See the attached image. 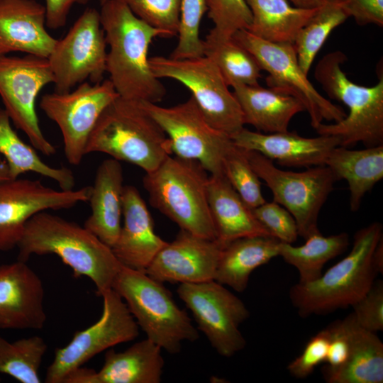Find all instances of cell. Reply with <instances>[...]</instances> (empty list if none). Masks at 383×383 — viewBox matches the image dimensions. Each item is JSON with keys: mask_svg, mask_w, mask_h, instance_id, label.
Masks as SVG:
<instances>
[{"mask_svg": "<svg viewBox=\"0 0 383 383\" xmlns=\"http://www.w3.org/2000/svg\"><path fill=\"white\" fill-rule=\"evenodd\" d=\"M206 11V0H181L178 41L170 57L181 60L204 55L199 28Z\"/></svg>", "mask_w": 383, "mask_h": 383, "instance_id": "cell-37", "label": "cell"}, {"mask_svg": "<svg viewBox=\"0 0 383 383\" xmlns=\"http://www.w3.org/2000/svg\"><path fill=\"white\" fill-rule=\"evenodd\" d=\"M48 349L38 335L9 342L0 335V372L21 383L41 382L39 370Z\"/></svg>", "mask_w": 383, "mask_h": 383, "instance_id": "cell-35", "label": "cell"}, {"mask_svg": "<svg viewBox=\"0 0 383 383\" xmlns=\"http://www.w3.org/2000/svg\"><path fill=\"white\" fill-rule=\"evenodd\" d=\"M122 215L123 224L111 250L123 266L145 272L167 242L155 233L151 214L134 186L123 187Z\"/></svg>", "mask_w": 383, "mask_h": 383, "instance_id": "cell-21", "label": "cell"}, {"mask_svg": "<svg viewBox=\"0 0 383 383\" xmlns=\"http://www.w3.org/2000/svg\"><path fill=\"white\" fill-rule=\"evenodd\" d=\"M0 382H1V378H0Z\"/></svg>", "mask_w": 383, "mask_h": 383, "instance_id": "cell-50", "label": "cell"}, {"mask_svg": "<svg viewBox=\"0 0 383 383\" xmlns=\"http://www.w3.org/2000/svg\"><path fill=\"white\" fill-rule=\"evenodd\" d=\"M102 152L135 165L145 173L155 170L172 152V143L140 101L118 96L100 115L85 153Z\"/></svg>", "mask_w": 383, "mask_h": 383, "instance_id": "cell-4", "label": "cell"}, {"mask_svg": "<svg viewBox=\"0 0 383 383\" xmlns=\"http://www.w3.org/2000/svg\"><path fill=\"white\" fill-rule=\"evenodd\" d=\"M1 1V0H0Z\"/></svg>", "mask_w": 383, "mask_h": 383, "instance_id": "cell-51", "label": "cell"}, {"mask_svg": "<svg viewBox=\"0 0 383 383\" xmlns=\"http://www.w3.org/2000/svg\"><path fill=\"white\" fill-rule=\"evenodd\" d=\"M9 179H11V178L9 174L8 165L6 160L4 159L3 160L0 161V182Z\"/></svg>", "mask_w": 383, "mask_h": 383, "instance_id": "cell-48", "label": "cell"}, {"mask_svg": "<svg viewBox=\"0 0 383 383\" xmlns=\"http://www.w3.org/2000/svg\"><path fill=\"white\" fill-rule=\"evenodd\" d=\"M256 59L262 70L268 73L267 84L277 91L299 99L309 115L315 129L323 120L340 121L344 109L323 97L301 70L292 43H274L261 39L246 29L232 36Z\"/></svg>", "mask_w": 383, "mask_h": 383, "instance_id": "cell-10", "label": "cell"}, {"mask_svg": "<svg viewBox=\"0 0 383 383\" xmlns=\"http://www.w3.org/2000/svg\"><path fill=\"white\" fill-rule=\"evenodd\" d=\"M348 245L346 233L323 236L318 232L308 237L301 246L280 242L279 256L296 268L299 283H308L319 278L326 263L343 253Z\"/></svg>", "mask_w": 383, "mask_h": 383, "instance_id": "cell-32", "label": "cell"}, {"mask_svg": "<svg viewBox=\"0 0 383 383\" xmlns=\"http://www.w3.org/2000/svg\"><path fill=\"white\" fill-rule=\"evenodd\" d=\"M92 186L55 190L40 181L11 179L0 182V251L17 248L28 221L49 209H69L89 201Z\"/></svg>", "mask_w": 383, "mask_h": 383, "instance_id": "cell-17", "label": "cell"}, {"mask_svg": "<svg viewBox=\"0 0 383 383\" xmlns=\"http://www.w3.org/2000/svg\"><path fill=\"white\" fill-rule=\"evenodd\" d=\"M99 14L109 47L106 72L118 96L161 101L166 89L151 70L148 50L154 38L168 37L167 33L137 17L121 0L106 1Z\"/></svg>", "mask_w": 383, "mask_h": 383, "instance_id": "cell-1", "label": "cell"}, {"mask_svg": "<svg viewBox=\"0 0 383 383\" xmlns=\"http://www.w3.org/2000/svg\"><path fill=\"white\" fill-rule=\"evenodd\" d=\"M209 178L199 162L170 155L145 173L143 182L150 204L181 230L216 240L207 196Z\"/></svg>", "mask_w": 383, "mask_h": 383, "instance_id": "cell-6", "label": "cell"}, {"mask_svg": "<svg viewBox=\"0 0 383 383\" xmlns=\"http://www.w3.org/2000/svg\"><path fill=\"white\" fill-rule=\"evenodd\" d=\"M177 292L219 355L230 357L245 348L240 326L249 317V311L223 284L215 280L183 283Z\"/></svg>", "mask_w": 383, "mask_h": 383, "instance_id": "cell-14", "label": "cell"}, {"mask_svg": "<svg viewBox=\"0 0 383 383\" xmlns=\"http://www.w3.org/2000/svg\"><path fill=\"white\" fill-rule=\"evenodd\" d=\"M279 243L270 235L247 236L231 241L221 250L214 280L236 292H243L252 272L279 256Z\"/></svg>", "mask_w": 383, "mask_h": 383, "instance_id": "cell-26", "label": "cell"}, {"mask_svg": "<svg viewBox=\"0 0 383 383\" xmlns=\"http://www.w3.org/2000/svg\"><path fill=\"white\" fill-rule=\"evenodd\" d=\"M17 248L18 260L23 262L33 255L58 256L75 277L89 278L100 296L111 289L123 265L111 248L84 226L46 211L28 221Z\"/></svg>", "mask_w": 383, "mask_h": 383, "instance_id": "cell-2", "label": "cell"}, {"mask_svg": "<svg viewBox=\"0 0 383 383\" xmlns=\"http://www.w3.org/2000/svg\"><path fill=\"white\" fill-rule=\"evenodd\" d=\"M349 17L359 26H383V0H340Z\"/></svg>", "mask_w": 383, "mask_h": 383, "instance_id": "cell-43", "label": "cell"}, {"mask_svg": "<svg viewBox=\"0 0 383 383\" xmlns=\"http://www.w3.org/2000/svg\"><path fill=\"white\" fill-rule=\"evenodd\" d=\"M374 267L378 274L383 272V238L377 243L372 255Z\"/></svg>", "mask_w": 383, "mask_h": 383, "instance_id": "cell-46", "label": "cell"}, {"mask_svg": "<svg viewBox=\"0 0 383 383\" xmlns=\"http://www.w3.org/2000/svg\"><path fill=\"white\" fill-rule=\"evenodd\" d=\"M222 167L226 178L250 207L254 209L266 201L262 194L260 179L243 148L233 143L223 155Z\"/></svg>", "mask_w": 383, "mask_h": 383, "instance_id": "cell-36", "label": "cell"}, {"mask_svg": "<svg viewBox=\"0 0 383 383\" xmlns=\"http://www.w3.org/2000/svg\"><path fill=\"white\" fill-rule=\"evenodd\" d=\"M206 6L213 23L209 32L217 37L231 38L251 23L252 13L245 0H206Z\"/></svg>", "mask_w": 383, "mask_h": 383, "instance_id": "cell-38", "label": "cell"}, {"mask_svg": "<svg viewBox=\"0 0 383 383\" xmlns=\"http://www.w3.org/2000/svg\"><path fill=\"white\" fill-rule=\"evenodd\" d=\"M330 333L326 328L312 336L302 353L287 366L291 375L296 378L309 376L321 363L325 362L328 354Z\"/></svg>", "mask_w": 383, "mask_h": 383, "instance_id": "cell-41", "label": "cell"}, {"mask_svg": "<svg viewBox=\"0 0 383 383\" xmlns=\"http://www.w3.org/2000/svg\"><path fill=\"white\" fill-rule=\"evenodd\" d=\"M43 283L26 262L0 265V328L40 330L47 316Z\"/></svg>", "mask_w": 383, "mask_h": 383, "instance_id": "cell-19", "label": "cell"}, {"mask_svg": "<svg viewBox=\"0 0 383 383\" xmlns=\"http://www.w3.org/2000/svg\"><path fill=\"white\" fill-rule=\"evenodd\" d=\"M164 365L162 348L146 338L126 350L106 351L97 383H159Z\"/></svg>", "mask_w": 383, "mask_h": 383, "instance_id": "cell-27", "label": "cell"}, {"mask_svg": "<svg viewBox=\"0 0 383 383\" xmlns=\"http://www.w3.org/2000/svg\"><path fill=\"white\" fill-rule=\"evenodd\" d=\"M252 211L258 221L272 237L290 244L296 240L299 235L296 223L284 207L274 201H265Z\"/></svg>", "mask_w": 383, "mask_h": 383, "instance_id": "cell-40", "label": "cell"}, {"mask_svg": "<svg viewBox=\"0 0 383 383\" xmlns=\"http://www.w3.org/2000/svg\"><path fill=\"white\" fill-rule=\"evenodd\" d=\"M382 236V225L373 222L356 232L350 252L317 279L294 284L289 290L293 306L302 317L331 313L352 306L371 288L378 273L373 252Z\"/></svg>", "mask_w": 383, "mask_h": 383, "instance_id": "cell-3", "label": "cell"}, {"mask_svg": "<svg viewBox=\"0 0 383 383\" xmlns=\"http://www.w3.org/2000/svg\"><path fill=\"white\" fill-rule=\"evenodd\" d=\"M243 150L257 175L271 190L273 201L284 207L295 219L299 235L306 240L320 232V211L338 181L331 169L321 165L299 172L283 170L262 154Z\"/></svg>", "mask_w": 383, "mask_h": 383, "instance_id": "cell-8", "label": "cell"}, {"mask_svg": "<svg viewBox=\"0 0 383 383\" xmlns=\"http://www.w3.org/2000/svg\"><path fill=\"white\" fill-rule=\"evenodd\" d=\"M350 346L348 359L340 368L323 372L328 383H382L383 343L376 335L360 326L353 313L346 317Z\"/></svg>", "mask_w": 383, "mask_h": 383, "instance_id": "cell-28", "label": "cell"}, {"mask_svg": "<svg viewBox=\"0 0 383 383\" xmlns=\"http://www.w3.org/2000/svg\"><path fill=\"white\" fill-rule=\"evenodd\" d=\"M101 296L103 310L100 318L77 332L67 345L56 349L53 360L47 368L45 382L63 383L71 371L83 366L97 354L138 336L139 326L120 295L109 289Z\"/></svg>", "mask_w": 383, "mask_h": 383, "instance_id": "cell-15", "label": "cell"}, {"mask_svg": "<svg viewBox=\"0 0 383 383\" xmlns=\"http://www.w3.org/2000/svg\"><path fill=\"white\" fill-rule=\"evenodd\" d=\"M140 102L165 131L176 156L199 162L209 174H223L222 160L233 142L209 123L192 96L170 107Z\"/></svg>", "mask_w": 383, "mask_h": 383, "instance_id": "cell-12", "label": "cell"}, {"mask_svg": "<svg viewBox=\"0 0 383 383\" xmlns=\"http://www.w3.org/2000/svg\"><path fill=\"white\" fill-rule=\"evenodd\" d=\"M211 240L181 230L174 240L167 243L151 262L145 272L162 282L198 283L214 280L223 248Z\"/></svg>", "mask_w": 383, "mask_h": 383, "instance_id": "cell-18", "label": "cell"}, {"mask_svg": "<svg viewBox=\"0 0 383 383\" xmlns=\"http://www.w3.org/2000/svg\"><path fill=\"white\" fill-rule=\"evenodd\" d=\"M139 18L164 30L168 37L177 35L181 0H121Z\"/></svg>", "mask_w": 383, "mask_h": 383, "instance_id": "cell-39", "label": "cell"}, {"mask_svg": "<svg viewBox=\"0 0 383 383\" xmlns=\"http://www.w3.org/2000/svg\"><path fill=\"white\" fill-rule=\"evenodd\" d=\"M231 139L235 145L256 151L280 165L307 168L326 165L331 152L340 145L335 136L305 138L295 131L264 133L245 128Z\"/></svg>", "mask_w": 383, "mask_h": 383, "instance_id": "cell-20", "label": "cell"}, {"mask_svg": "<svg viewBox=\"0 0 383 383\" xmlns=\"http://www.w3.org/2000/svg\"><path fill=\"white\" fill-rule=\"evenodd\" d=\"M207 196L216 240L223 245L243 237L272 236L223 174H209Z\"/></svg>", "mask_w": 383, "mask_h": 383, "instance_id": "cell-24", "label": "cell"}, {"mask_svg": "<svg viewBox=\"0 0 383 383\" xmlns=\"http://www.w3.org/2000/svg\"><path fill=\"white\" fill-rule=\"evenodd\" d=\"M346 55L335 50L325 55L317 63L314 78L332 99L345 104L348 114L334 123H320L318 135L339 138L348 148L361 143L366 147L383 145V76L372 87L359 85L350 80L342 65Z\"/></svg>", "mask_w": 383, "mask_h": 383, "instance_id": "cell-5", "label": "cell"}, {"mask_svg": "<svg viewBox=\"0 0 383 383\" xmlns=\"http://www.w3.org/2000/svg\"><path fill=\"white\" fill-rule=\"evenodd\" d=\"M111 289L125 301L147 338L162 350L176 354L184 341L199 338L191 318L178 306L171 292L146 272L122 265Z\"/></svg>", "mask_w": 383, "mask_h": 383, "instance_id": "cell-7", "label": "cell"}, {"mask_svg": "<svg viewBox=\"0 0 383 383\" xmlns=\"http://www.w3.org/2000/svg\"><path fill=\"white\" fill-rule=\"evenodd\" d=\"M99 2V4L100 5H102L103 4H104L106 1L108 0H98Z\"/></svg>", "mask_w": 383, "mask_h": 383, "instance_id": "cell-49", "label": "cell"}, {"mask_svg": "<svg viewBox=\"0 0 383 383\" xmlns=\"http://www.w3.org/2000/svg\"><path fill=\"white\" fill-rule=\"evenodd\" d=\"M326 165L338 181L348 182L350 208L356 211L365 194L383 177V145L355 150L337 146L328 155Z\"/></svg>", "mask_w": 383, "mask_h": 383, "instance_id": "cell-29", "label": "cell"}, {"mask_svg": "<svg viewBox=\"0 0 383 383\" xmlns=\"http://www.w3.org/2000/svg\"><path fill=\"white\" fill-rule=\"evenodd\" d=\"M107 44L99 11L86 9L67 34L57 40L48 57L54 76L55 91L66 93L83 82L104 80Z\"/></svg>", "mask_w": 383, "mask_h": 383, "instance_id": "cell-13", "label": "cell"}, {"mask_svg": "<svg viewBox=\"0 0 383 383\" xmlns=\"http://www.w3.org/2000/svg\"><path fill=\"white\" fill-rule=\"evenodd\" d=\"M51 83L54 76L48 58L26 54L0 56V97L4 109L31 145L47 156L54 155L56 148L41 131L35 101L40 91Z\"/></svg>", "mask_w": 383, "mask_h": 383, "instance_id": "cell-11", "label": "cell"}, {"mask_svg": "<svg viewBox=\"0 0 383 383\" xmlns=\"http://www.w3.org/2000/svg\"><path fill=\"white\" fill-rule=\"evenodd\" d=\"M203 45L204 55L215 63L228 87L259 85L262 70L253 55L233 37L219 38L209 32Z\"/></svg>", "mask_w": 383, "mask_h": 383, "instance_id": "cell-33", "label": "cell"}, {"mask_svg": "<svg viewBox=\"0 0 383 383\" xmlns=\"http://www.w3.org/2000/svg\"><path fill=\"white\" fill-rule=\"evenodd\" d=\"M233 89L244 123L264 133L287 131L292 118L305 111L303 104L294 96L270 87L240 84Z\"/></svg>", "mask_w": 383, "mask_h": 383, "instance_id": "cell-25", "label": "cell"}, {"mask_svg": "<svg viewBox=\"0 0 383 383\" xmlns=\"http://www.w3.org/2000/svg\"><path fill=\"white\" fill-rule=\"evenodd\" d=\"M63 383H97V372L81 366L71 371Z\"/></svg>", "mask_w": 383, "mask_h": 383, "instance_id": "cell-45", "label": "cell"}, {"mask_svg": "<svg viewBox=\"0 0 383 383\" xmlns=\"http://www.w3.org/2000/svg\"><path fill=\"white\" fill-rule=\"evenodd\" d=\"M44 5L35 0L0 1V56L21 52L48 58L57 39L48 31Z\"/></svg>", "mask_w": 383, "mask_h": 383, "instance_id": "cell-22", "label": "cell"}, {"mask_svg": "<svg viewBox=\"0 0 383 383\" xmlns=\"http://www.w3.org/2000/svg\"><path fill=\"white\" fill-rule=\"evenodd\" d=\"M293 6L304 8L313 9L321 6L326 0H288Z\"/></svg>", "mask_w": 383, "mask_h": 383, "instance_id": "cell-47", "label": "cell"}, {"mask_svg": "<svg viewBox=\"0 0 383 383\" xmlns=\"http://www.w3.org/2000/svg\"><path fill=\"white\" fill-rule=\"evenodd\" d=\"M245 1L252 13V21L247 30L274 43L293 44L299 30L318 9L296 7L288 0Z\"/></svg>", "mask_w": 383, "mask_h": 383, "instance_id": "cell-30", "label": "cell"}, {"mask_svg": "<svg viewBox=\"0 0 383 383\" xmlns=\"http://www.w3.org/2000/svg\"><path fill=\"white\" fill-rule=\"evenodd\" d=\"M123 182L119 161L111 157L100 164L89 200L91 212L84 224L111 248L121 228Z\"/></svg>", "mask_w": 383, "mask_h": 383, "instance_id": "cell-23", "label": "cell"}, {"mask_svg": "<svg viewBox=\"0 0 383 383\" xmlns=\"http://www.w3.org/2000/svg\"><path fill=\"white\" fill-rule=\"evenodd\" d=\"M6 110L0 106V154L6 160L11 179L31 172L55 181L62 190H72L73 172L67 167H53L43 162L31 145L26 144L11 126Z\"/></svg>", "mask_w": 383, "mask_h": 383, "instance_id": "cell-31", "label": "cell"}, {"mask_svg": "<svg viewBox=\"0 0 383 383\" xmlns=\"http://www.w3.org/2000/svg\"><path fill=\"white\" fill-rule=\"evenodd\" d=\"M91 0H45L46 26L58 29L65 26L74 4H87Z\"/></svg>", "mask_w": 383, "mask_h": 383, "instance_id": "cell-44", "label": "cell"}, {"mask_svg": "<svg viewBox=\"0 0 383 383\" xmlns=\"http://www.w3.org/2000/svg\"><path fill=\"white\" fill-rule=\"evenodd\" d=\"M153 74L184 85L209 123L231 138L244 128L243 116L215 63L203 55L188 59L149 57Z\"/></svg>", "mask_w": 383, "mask_h": 383, "instance_id": "cell-9", "label": "cell"}, {"mask_svg": "<svg viewBox=\"0 0 383 383\" xmlns=\"http://www.w3.org/2000/svg\"><path fill=\"white\" fill-rule=\"evenodd\" d=\"M352 307V313L362 328L377 333L383 330V282L374 281L369 291Z\"/></svg>", "mask_w": 383, "mask_h": 383, "instance_id": "cell-42", "label": "cell"}, {"mask_svg": "<svg viewBox=\"0 0 383 383\" xmlns=\"http://www.w3.org/2000/svg\"><path fill=\"white\" fill-rule=\"evenodd\" d=\"M118 96L111 81L85 82L66 93H48L40 108L62 133L64 153L72 165L86 155L89 137L105 108Z\"/></svg>", "mask_w": 383, "mask_h": 383, "instance_id": "cell-16", "label": "cell"}, {"mask_svg": "<svg viewBox=\"0 0 383 383\" xmlns=\"http://www.w3.org/2000/svg\"><path fill=\"white\" fill-rule=\"evenodd\" d=\"M349 18L340 0H326L299 30L293 43L298 62L308 74L331 33Z\"/></svg>", "mask_w": 383, "mask_h": 383, "instance_id": "cell-34", "label": "cell"}]
</instances>
